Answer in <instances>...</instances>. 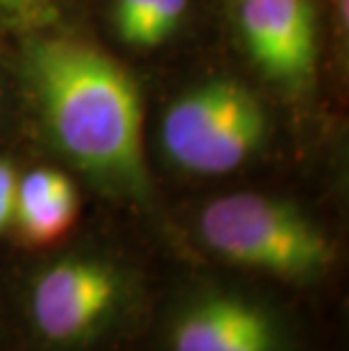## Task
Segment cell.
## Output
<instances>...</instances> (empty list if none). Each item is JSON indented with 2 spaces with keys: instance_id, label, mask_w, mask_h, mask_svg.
Instances as JSON below:
<instances>
[{
  "instance_id": "5",
  "label": "cell",
  "mask_w": 349,
  "mask_h": 351,
  "mask_svg": "<svg viewBox=\"0 0 349 351\" xmlns=\"http://www.w3.org/2000/svg\"><path fill=\"white\" fill-rule=\"evenodd\" d=\"M168 351H291V342L263 304L236 293H206L173 317Z\"/></svg>"
},
{
  "instance_id": "7",
  "label": "cell",
  "mask_w": 349,
  "mask_h": 351,
  "mask_svg": "<svg viewBox=\"0 0 349 351\" xmlns=\"http://www.w3.org/2000/svg\"><path fill=\"white\" fill-rule=\"evenodd\" d=\"M80 213L75 184L55 168H36L19 179L14 225L34 247L57 243L73 229Z\"/></svg>"
},
{
  "instance_id": "3",
  "label": "cell",
  "mask_w": 349,
  "mask_h": 351,
  "mask_svg": "<svg viewBox=\"0 0 349 351\" xmlns=\"http://www.w3.org/2000/svg\"><path fill=\"white\" fill-rule=\"evenodd\" d=\"M268 118L236 80H213L177 98L161 125V141L177 168L195 175L232 173L261 147Z\"/></svg>"
},
{
  "instance_id": "1",
  "label": "cell",
  "mask_w": 349,
  "mask_h": 351,
  "mask_svg": "<svg viewBox=\"0 0 349 351\" xmlns=\"http://www.w3.org/2000/svg\"><path fill=\"white\" fill-rule=\"evenodd\" d=\"M25 75L59 150L107 191L145 199L143 102L130 73L91 43L50 36L27 46Z\"/></svg>"
},
{
  "instance_id": "2",
  "label": "cell",
  "mask_w": 349,
  "mask_h": 351,
  "mask_svg": "<svg viewBox=\"0 0 349 351\" xmlns=\"http://www.w3.org/2000/svg\"><path fill=\"white\" fill-rule=\"evenodd\" d=\"M200 236L234 265L286 281H313L336 258L331 238L288 199L229 193L200 213Z\"/></svg>"
},
{
  "instance_id": "6",
  "label": "cell",
  "mask_w": 349,
  "mask_h": 351,
  "mask_svg": "<svg viewBox=\"0 0 349 351\" xmlns=\"http://www.w3.org/2000/svg\"><path fill=\"white\" fill-rule=\"evenodd\" d=\"M241 29L268 75L302 82L315 64V16L309 0H243Z\"/></svg>"
},
{
  "instance_id": "10",
  "label": "cell",
  "mask_w": 349,
  "mask_h": 351,
  "mask_svg": "<svg viewBox=\"0 0 349 351\" xmlns=\"http://www.w3.org/2000/svg\"><path fill=\"white\" fill-rule=\"evenodd\" d=\"M43 3H50V0H0V12H19Z\"/></svg>"
},
{
  "instance_id": "8",
  "label": "cell",
  "mask_w": 349,
  "mask_h": 351,
  "mask_svg": "<svg viewBox=\"0 0 349 351\" xmlns=\"http://www.w3.org/2000/svg\"><path fill=\"white\" fill-rule=\"evenodd\" d=\"M186 5L189 0H116L118 34L132 46H159L180 25Z\"/></svg>"
},
{
  "instance_id": "9",
  "label": "cell",
  "mask_w": 349,
  "mask_h": 351,
  "mask_svg": "<svg viewBox=\"0 0 349 351\" xmlns=\"http://www.w3.org/2000/svg\"><path fill=\"white\" fill-rule=\"evenodd\" d=\"M19 175L12 163L0 159V234L14 222V206H16Z\"/></svg>"
},
{
  "instance_id": "4",
  "label": "cell",
  "mask_w": 349,
  "mask_h": 351,
  "mask_svg": "<svg viewBox=\"0 0 349 351\" xmlns=\"http://www.w3.org/2000/svg\"><path fill=\"white\" fill-rule=\"evenodd\" d=\"M123 300L125 279L116 265L69 256L34 279L29 315L46 345L75 349L105 333L121 313Z\"/></svg>"
}]
</instances>
